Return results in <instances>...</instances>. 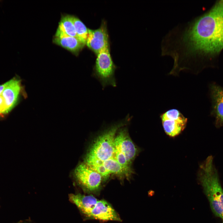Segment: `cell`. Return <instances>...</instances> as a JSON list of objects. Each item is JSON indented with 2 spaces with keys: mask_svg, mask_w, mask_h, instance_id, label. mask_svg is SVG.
<instances>
[{
  "mask_svg": "<svg viewBox=\"0 0 223 223\" xmlns=\"http://www.w3.org/2000/svg\"><path fill=\"white\" fill-rule=\"evenodd\" d=\"M7 110L2 96L0 95V116L8 113Z\"/></svg>",
  "mask_w": 223,
  "mask_h": 223,
  "instance_id": "obj_17",
  "label": "cell"
},
{
  "mask_svg": "<svg viewBox=\"0 0 223 223\" xmlns=\"http://www.w3.org/2000/svg\"><path fill=\"white\" fill-rule=\"evenodd\" d=\"M97 55L92 76L99 81L103 89L110 85L116 87L115 72L116 67L110 55L109 45L101 50Z\"/></svg>",
  "mask_w": 223,
  "mask_h": 223,
  "instance_id": "obj_4",
  "label": "cell"
},
{
  "mask_svg": "<svg viewBox=\"0 0 223 223\" xmlns=\"http://www.w3.org/2000/svg\"><path fill=\"white\" fill-rule=\"evenodd\" d=\"M53 42L75 55H77L85 45L78 38L69 36L57 29Z\"/></svg>",
  "mask_w": 223,
  "mask_h": 223,
  "instance_id": "obj_12",
  "label": "cell"
},
{
  "mask_svg": "<svg viewBox=\"0 0 223 223\" xmlns=\"http://www.w3.org/2000/svg\"><path fill=\"white\" fill-rule=\"evenodd\" d=\"M114 146L115 151L123 154L130 165L139 152L126 127H121L118 130L114 139Z\"/></svg>",
  "mask_w": 223,
  "mask_h": 223,
  "instance_id": "obj_7",
  "label": "cell"
},
{
  "mask_svg": "<svg viewBox=\"0 0 223 223\" xmlns=\"http://www.w3.org/2000/svg\"><path fill=\"white\" fill-rule=\"evenodd\" d=\"M164 130L168 136L174 137L179 135L185 129L187 118L178 109H171L160 116Z\"/></svg>",
  "mask_w": 223,
  "mask_h": 223,
  "instance_id": "obj_5",
  "label": "cell"
},
{
  "mask_svg": "<svg viewBox=\"0 0 223 223\" xmlns=\"http://www.w3.org/2000/svg\"><path fill=\"white\" fill-rule=\"evenodd\" d=\"M6 85V83L0 85V95L1 94L2 92L4 89Z\"/></svg>",
  "mask_w": 223,
  "mask_h": 223,
  "instance_id": "obj_18",
  "label": "cell"
},
{
  "mask_svg": "<svg viewBox=\"0 0 223 223\" xmlns=\"http://www.w3.org/2000/svg\"><path fill=\"white\" fill-rule=\"evenodd\" d=\"M199 177L212 211L216 216L222 219L223 189L212 156L208 157L200 166Z\"/></svg>",
  "mask_w": 223,
  "mask_h": 223,
  "instance_id": "obj_2",
  "label": "cell"
},
{
  "mask_svg": "<svg viewBox=\"0 0 223 223\" xmlns=\"http://www.w3.org/2000/svg\"><path fill=\"white\" fill-rule=\"evenodd\" d=\"M85 217L103 221H121L119 215L112 206L104 200H98Z\"/></svg>",
  "mask_w": 223,
  "mask_h": 223,
  "instance_id": "obj_9",
  "label": "cell"
},
{
  "mask_svg": "<svg viewBox=\"0 0 223 223\" xmlns=\"http://www.w3.org/2000/svg\"><path fill=\"white\" fill-rule=\"evenodd\" d=\"M130 119L128 115L124 120L111 125L96 138L90 146L85 158L102 161L113 157L114 153V141L118 130L126 125Z\"/></svg>",
  "mask_w": 223,
  "mask_h": 223,
  "instance_id": "obj_3",
  "label": "cell"
},
{
  "mask_svg": "<svg viewBox=\"0 0 223 223\" xmlns=\"http://www.w3.org/2000/svg\"><path fill=\"white\" fill-rule=\"evenodd\" d=\"M102 164L110 174H113L121 180L129 179L133 173L131 168L122 166L113 157L103 161Z\"/></svg>",
  "mask_w": 223,
  "mask_h": 223,
  "instance_id": "obj_14",
  "label": "cell"
},
{
  "mask_svg": "<svg viewBox=\"0 0 223 223\" xmlns=\"http://www.w3.org/2000/svg\"><path fill=\"white\" fill-rule=\"evenodd\" d=\"M19 223H31L29 221H24L23 222H20Z\"/></svg>",
  "mask_w": 223,
  "mask_h": 223,
  "instance_id": "obj_19",
  "label": "cell"
},
{
  "mask_svg": "<svg viewBox=\"0 0 223 223\" xmlns=\"http://www.w3.org/2000/svg\"><path fill=\"white\" fill-rule=\"evenodd\" d=\"M222 219V223H223V218Z\"/></svg>",
  "mask_w": 223,
  "mask_h": 223,
  "instance_id": "obj_20",
  "label": "cell"
},
{
  "mask_svg": "<svg viewBox=\"0 0 223 223\" xmlns=\"http://www.w3.org/2000/svg\"><path fill=\"white\" fill-rule=\"evenodd\" d=\"M68 198L69 201L77 207L84 216L98 200L92 195H85L79 193L70 194Z\"/></svg>",
  "mask_w": 223,
  "mask_h": 223,
  "instance_id": "obj_13",
  "label": "cell"
},
{
  "mask_svg": "<svg viewBox=\"0 0 223 223\" xmlns=\"http://www.w3.org/2000/svg\"><path fill=\"white\" fill-rule=\"evenodd\" d=\"M74 173L78 184L85 191L94 192L100 189L103 180L102 177L84 163L79 164Z\"/></svg>",
  "mask_w": 223,
  "mask_h": 223,
  "instance_id": "obj_6",
  "label": "cell"
},
{
  "mask_svg": "<svg viewBox=\"0 0 223 223\" xmlns=\"http://www.w3.org/2000/svg\"><path fill=\"white\" fill-rule=\"evenodd\" d=\"M57 29L65 34L77 38L73 20V15H63Z\"/></svg>",
  "mask_w": 223,
  "mask_h": 223,
  "instance_id": "obj_15",
  "label": "cell"
},
{
  "mask_svg": "<svg viewBox=\"0 0 223 223\" xmlns=\"http://www.w3.org/2000/svg\"><path fill=\"white\" fill-rule=\"evenodd\" d=\"M211 106L210 114L215 118V126H223V87L215 82L209 86Z\"/></svg>",
  "mask_w": 223,
  "mask_h": 223,
  "instance_id": "obj_8",
  "label": "cell"
},
{
  "mask_svg": "<svg viewBox=\"0 0 223 223\" xmlns=\"http://www.w3.org/2000/svg\"><path fill=\"white\" fill-rule=\"evenodd\" d=\"M6 83V86L1 95L8 113L17 104L23 92V87L21 80L17 78H14Z\"/></svg>",
  "mask_w": 223,
  "mask_h": 223,
  "instance_id": "obj_11",
  "label": "cell"
},
{
  "mask_svg": "<svg viewBox=\"0 0 223 223\" xmlns=\"http://www.w3.org/2000/svg\"><path fill=\"white\" fill-rule=\"evenodd\" d=\"M86 45L96 54L109 45L108 35L105 23L103 22L100 27L96 29H88Z\"/></svg>",
  "mask_w": 223,
  "mask_h": 223,
  "instance_id": "obj_10",
  "label": "cell"
},
{
  "mask_svg": "<svg viewBox=\"0 0 223 223\" xmlns=\"http://www.w3.org/2000/svg\"><path fill=\"white\" fill-rule=\"evenodd\" d=\"M73 20L77 38L86 45L88 29L78 17L73 15Z\"/></svg>",
  "mask_w": 223,
  "mask_h": 223,
  "instance_id": "obj_16",
  "label": "cell"
},
{
  "mask_svg": "<svg viewBox=\"0 0 223 223\" xmlns=\"http://www.w3.org/2000/svg\"><path fill=\"white\" fill-rule=\"evenodd\" d=\"M160 45L162 56L173 59L174 70L195 72L200 59L223 49V0L208 12L169 30Z\"/></svg>",
  "mask_w": 223,
  "mask_h": 223,
  "instance_id": "obj_1",
  "label": "cell"
}]
</instances>
